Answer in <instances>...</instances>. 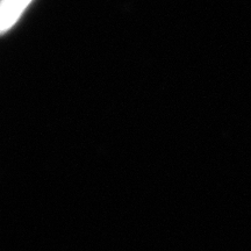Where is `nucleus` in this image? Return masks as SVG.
<instances>
[{"label": "nucleus", "instance_id": "obj_1", "mask_svg": "<svg viewBox=\"0 0 251 251\" xmlns=\"http://www.w3.org/2000/svg\"><path fill=\"white\" fill-rule=\"evenodd\" d=\"M33 0H2L1 2V31L5 33L14 26Z\"/></svg>", "mask_w": 251, "mask_h": 251}]
</instances>
